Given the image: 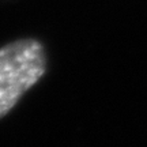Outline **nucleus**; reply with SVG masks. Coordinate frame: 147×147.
Returning a JSON list of instances; mask_svg holds the SVG:
<instances>
[{"instance_id":"f257e3e1","label":"nucleus","mask_w":147,"mask_h":147,"mask_svg":"<svg viewBox=\"0 0 147 147\" xmlns=\"http://www.w3.org/2000/svg\"><path fill=\"white\" fill-rule=\"evenodd\" d=\"M47 56L34 38H23L0 48V119L44 76Z\"/></svg>"}]
</instances>
